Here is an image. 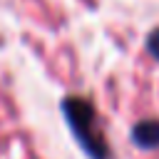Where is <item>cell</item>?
I'll return each mask as SVG.
<instances>
[{"instance_id":"obj_1","label":"cell","mask_w":159,"mask_h":159,"mask_svg":"<svg viewBox=\"0 0 159 159\" xmlns=\"http://www.w3.org/2000/svg\"><path fill=\"white\" fill-rule=\"evenodd\" d=\"M62 109H65V117H67V122H70L77 142L82 144V149L92 159H107L109 157V147H107V142L102 137L94 107L87 99L67 97V99H62Z\"/></svg>"},{"instance_id":"obj_2","label":"cell","mask_w":159,"mask_h":159,"mask_svg":"<svg viewBox=\"0 0 159 159\" xmlns=\"http://www.w3.org/2000/svg\"><path fill=\"white\" fill-rule=\"evenodd\" d=\"M134 142L144 149H154L159 147V119H149V122H139L132 132Z\"/></svg>"},{"instance_id":"obj_3","label":"cell","mask_w":159,"mask_h":159,"mask_svg":"<svg viewBox=\"0 0 159 159\" xmlns=\"http://www.w3.org/2000/svg\"><path fill=\"white\" fill-rule=\"evenodd\" d=\"M147 50L159 60V30H154V32L149 35V40H147Z\"/></svg>"}]
</instances>
